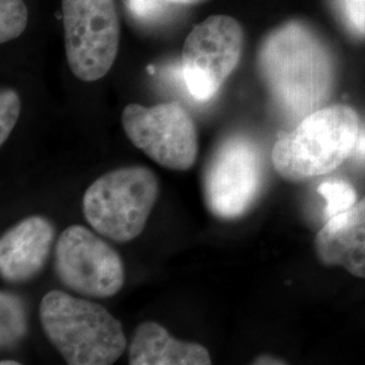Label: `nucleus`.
<instances>
[{"label":"nucleus","mask_w":365,"mask_h":365,"mask_svg":"<svg viewBox=\"0 0 365 365\" xmlns=\"http://www.w3.org/2000/svg\"><path fill=\"white\" fill-rule=\"evenodd\" d=\"M39 319L66 364H114L125 352L122 324L98 303L51 291L41 300Z\"/></svg>","instance_id":"obj_2"},{"label":"nucleus","mask_w":365,"mask_h":365,"mask_svg":"<svg viewBox=\"0 0 365 365\" xmlns=\"http://www.w3.org/2000/svg\"><path fill=\"white\" fill-rule=\"evenodd\" d=\"M344 25L357 36L365 37V0H334Z\"/></svg>","instance_id":"obj_17"},{"label":"nucleus","mask_w":365,"mask_h":365,"mask_svg":"<svg viewBox=\"0 0 365 365\" xmlns=\"http://www.w3.org/2000/svg\"><path fill=\"white\" fill-rule=\"evenodd\" d=\"M244 48V30L227 15H212L196 25L184 41L182 78L188 92L207 102L235 72Z\"/></svg>","instance_id":"obj_6"},{"label":"nucleus","mask_w":365,"mask_h":365,"mask_svg":"<svg viewBox=\"0 0 365 365\" xmlns=\"http://www.w3.org/2000/svg\"><path fill=\"white\" fill-rule=\"evenodd\" d=\"M318 192L327 199L325 215L327 220L337 217L356 205V191L346 182L333 180L322 182L318 188Z\"/></svg>","instance_id":"obj_15"},{"label":"nucleus","mask_w":365,"mask_h":365,"mask_svg":"<svg viewBox=\"0 0 365 365\" xmlns=\"http://www.w3.org/2000/svg\"><path fill=\"white\" fill-rule=\"evenodd\" d=\"M21 114V99L16 92L4 88L0 93V144L6 143Z\"/></svg>","instance_id":"obj_16"},{"label":"nucleus","mask_w":365,"mask_h":365,"mask_svg":"<svg viewBox=\"0 0 365 365\" xmlns=\"http://www.w3.org/2000/svg\"><path fill=\"white\" fill-rule=\"evenodd\" d=\"M315 248L327 265L365 277V196L348 211L327 220L317 235Z\"/></svg>","instance_id":"obj_11"},{"label":"nucleus","mask_w":365,"mask_h":365,"mask_svg":"<svg viewBox=\"0 0 365 365\" xmlns=\"http://www.w3.org/2000/svg\"><path fill=\"white\" fill-rule=\"evenodd\" d=\"M259 68L276 103L288 115L303 119L327 102L333 64L327 46L299 22L272 31L261 45Z\"/></svg>","instance_id":"obj_1"},{"label":"nucleus","mask_w":365,"mask_h":365,"mask_svg":"<svg viewBox=\"0 0 365 365\" xmlns=\"http://www.w3.org/2000/svg\"><path fill=\"white\" fill-rule=\"evenodd\" d=\"M351 156L354 157V160H357L359 163L365 164V126L359 129Z\"/></svg>","instance_id":"obj_18"},{"label":"nucleus","mask_w":365,"mask_h":365,"mask_svg":"<svg viewBox=\"0 0 365 365\" xmlns=\"http://www.w3.org/2000/svg\"><path fill=\"white\" fill-rule=\"evenodd\" d=\"M1 346L15 345L26 333V317L22 302L10 292H1Z\"/></svg>","instance_id":"obj_13"},{"label":"nucleus","mask_w":365,"mask_h":365,"mask_svg":"<svg viewBox=\"0 0 365 365\" xmlns=\"http://www.w3.org/2000/svg\"><path fill=\"white\" fill-rule=\"evenodd\" d=\"M170 3H176V4H197L205 0H167Z\"/></svg>","instance_id":"obj_20"},{"label":"nucleus","mask_w":365,"mask_h":365,"mask_svg":"<svg viewBox=\"0 0 365 365\" xmlns=\"http://www.w3.org/2000/svg\"><path fill=\"white\" fill-rule=\"evenodd\" d=\"M359 129V117L351 107L319 108L274 144V170L291 182L327 175L352 155Z\"/></svg>","instance_id":"obj_3"},{"label":"nucleus","mask_w":365,"mask_h":365,"mask_svg":"<svg viewBox=\"0 0 365 365\" xmlns=\"http://www.w3.org/2000/svg\"><path fill=\"white\" fill-rule=\"evenodd\" d=\"M158 197L156 175L145 167L111 170L96 179L83 196V212L92 227L115 242L143 233Z\"/></svg>","instance_id":"obj_4"},{"label":"nucleus","mask_w":365,"mask_h":365,"mask_svg":"<svg viewBox=\"0 0 365 365\" xmlns=\"http://www.w3.org/2000/svg\"><path fill=\"white\" fill-rule=\"evenodd\" d=\"M122 128L133 144L164 168L187 170L195 164V122L178 102L128 105L122 111Z\"/></svg>","instance_id":"obj_7"},{"label":"nucleus","mask_w":365,"mask_h":365,"mask_svg":"<svg viewBox=\"0 0 365 365\" xmlns=\"http://www.w3.org/2000/svg\"><path fill=\"white\" fill-rule=\"evenodd\" d=\"M129 364L210 365L211 356L203 345L182 342L156 322H144L131 341Z\"/></svg>","instance_id":"obj_12"},{"label":"nucleus","mask_w":365,"mask_h":365,"mask_svg":"<svg viewBox=\"0 0 365 365\" xmlns=\"http://www.w3.org/2000/svg\"><path fill=\"white\" fill-rule=\"evenodd\" d=\"M68 66L81 81L105 78L114 66L120 27L114 0H63Z\"/></svg>","instance_id":"obj_5"},{"label":"nucleus","mask_w":365,"mask_h":365,"mask_svg":"<svg viewBox=\"0 0 365 365\" xmlns=\"http://www.w3.org/2000/svg\"><path fill=\"white\" fill-rule=\"evenodd\" d=\"M27 18L24 0H0V42L18 38L26 29Z\"/></svg>","instance_id":"obj_14"},{"label":"nucleus","mask_w":365,"mask_h":365,"mask_svg":"<svg viewBox=\"0 0 365 365\" xmlns=\"http://www.w3.org/2000/svg\"><path fill=\"white\" fill-rule=\"evenodd\" d=\"M1 365H19L21 363L19 361H16V360H3L1 363H0Z\"/></svg>","instance_id":"obj_21"},{"label":"nucleus","mask_w":365,"mask_h":365,"mask_svg":"<svg viewBox=\"0 0 365 365\" xmlns=\"http://www.w3.org/2000/svg\"><path fill=\"white\" fill-rule=\"evenodd\" d=\"M56 274L66 288L88 298H110L123 287L117 250L84 226L66 227L56 244Z\"/></svg>","instance_id":"obj_9"},{"label":"nucleus","mask_w":365,"mask_h":365,"mask_svg":"<svg viewBox=\"0 0 365 365\" xmlns=\"http://www.w3.org/2000/svg\"><path fill=\"white\" fill-rule=\"evenodd\" d=\"M260 152L245 137L225 140L210 157L203 173V196L210 212L221 220L244 215L259 195Z\"/></svg>","instance_id":"obj_8"},{"label":"nucleus","mask_w":365,"mask_h":365,"mask_svg":"<svg viewBox=\"0 0 365 365\" xmlns=\"http://www.w3.org/2000/svg\"><path fill=\"white\" fill-rule=\"evenodd\" d=\"M255 364H284V361H279L277 359H274V357H267V356H264V357L256 359V360H255Z\"/></svg>","instance_id":"obj_19"},{"label":"nucleus","mask_w":365,"mask_h":365,"mask_svg":"<svg viewBox=\"0 0 365 365\" xmlns=\"http://www.w3.org/2000/svg\"><path fill=\"white\" fill-rule=\"evenodd\" d=\"M54 241V227L43 217H29L0 240V274L6 282L25 283L45 267Z\"/></svg>","instance_id":"obj_10"}]
</instances>
